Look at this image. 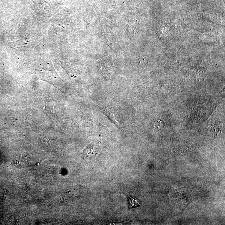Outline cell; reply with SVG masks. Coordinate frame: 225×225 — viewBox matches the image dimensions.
Here are the masks:
<instances>
[{
  "mask_svg": "<svg viewBox=\"0 0 225 225\" xmlns=\"http://www.w3.org/2000/svg\"><path fill=\"white\" fill-rule=\"evenodd\" d=\"M128 206L129 208H132L137 207L140 205L141 202L139 200L137 199L134 197L129 196L128 197Z\"/></svg>",
  "mask_w": 225,
  "mask_h": 225,
  "instance_id": "cell-1",
  "label": "cell"
},
{
  "mask_svg": "<svg viewBox=\"0 0 225 225\" xmlns=\"http://www.w3.org/2000/svg\"><path fill=\"white\" fill-rule=\"evenodd\" d=\"M7 195V193H6V191L5 189H0V198L1 199H5Z\"/></svg>",
  "mask_w": 225,
  "mask_h": 225,
  "instance_id": "cell-2",
  "label": "cell"
}]
</instances>
